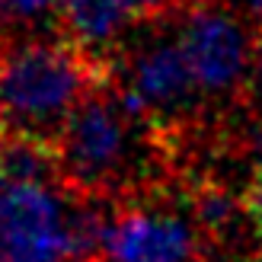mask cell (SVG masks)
<instances>
[{
  "mask_svg": "<svg viewBox=\"0 0 262 262\" xmlns=\"http://www.w3.org/2000/svg\"><path fill=\"white\" fill-rule=\"evenodd\" d=\"M102 262H109V259H102Z\"/></svg>",
  "mask_w": 262,
  "mask_h": 262,
  "instance_id": "9a60e30c",
  "label": "cell"
},
{
  "mask_svg": "<svg viewBox=\"0 0 262 262\" xmlns=\"http://www.w3.org/2000/svg\"><path fill=\"white\" fill-rule=\"evenodd\" d=\"M109 83V68L71 42L26 38L0 48V128L58 144L74 109Z\"/></svg>",
  "mask_w": 262,
  "mask_h": 262,
  "instance_id": "6da1fadb",
  "label": "cell"
},
{
  "mask_svg": "<svg viewBox=\"0 0 262 262\" xmlns=\"http://www.w3.org/2000/svg\"><path fill=\"white\" fill-rule=\"evenodd\" d=\"M119 4L128 13V19H150V16H163V13L189 10L195 0H119Z\"/></svg>",
  "mask_w": 262,
  "mask_h": 262,
  "instance_id": "8fae6325",
  "label": "cell"
},
{
  "mask_svg": "<svg viewBox=\"0 0 262 262\" xmlns=\"http://www.w3.org/2000/svg\"><path fill=\"white\" fill-rule=\"evenodd\" d=\"M125 23L128 13L119 0H61V26L71 45H77L96 61H102L99 51L122 35Z\"/></svg>",
  "mask_w": 262,
  "mask_h": 262,
  "instance_id": "ba28073f",
  "label": "cell"
},
{
  "mask_svg": "<svg viewBox=\"0 0 262 262\" xmlns=\"http://www.w3.org/2000/svg\"><path fill=\"white\" fill-rule=\"evenodd\" d=\"M64 199L55 186L7 182L0 192V262H68Z\"/></svg>",
  "mask_w": 262,
  "mask_h": 262,
  "instance_id": "5b68a950",
  "label": "cell"
},
{
  "mask_svg": "<svg viewBox=\"0 0 262 262\" xmlns=\"http://www.w3.org/2000/svg\"><path fill=\"white\" fill-rule=\"evenodd\" d=\"M0 176L4 182L61 186V160L51 141L0 128Z\"/></svg>",
  "mask_w": 262,
  "mask_h": 262,
  "instance_id": "9c48e42d",
  "label": "cell"
},
{
  "mask_svg": "<svg viewBox=\"0 0 262 262\" xmlns=\"http://www.w3.org/2000/svg\"><path fill=\"white\" fill-rule=\"evenodd\" d=\"M246 93L256 106H262V32H256V48H253V64L246 77Z\"/></svg>",
  "mask_w": 262,
  "mask_h": 262,
  "instance_id": "7c38bea8",
  "label": "cell"
},
{
  "mask_svg": "<svg viewBox=\"0 0 262 262\" xmlns=\"http://www.w3.org/2000/svg\"><path fill=\"white\" fill-rule=\"evenodd\" d=\"M4 186H7V182H4V176H0V192H4Z\"/></svg>",
  "mask_w": 262,
  "mask_h": 262,
  "instance_id": "4fadbf2b",
  "label": "cell"
},
{
  "mask_svg": "<svg viewBox=\"0 0 262 262\" xmlns=\"http://www.w3.org/2000/svg\"><path fill=\"white\" fill-rule=\"evenodd\" d=\"M179 45L205 96H230L246 86L256 38L230 7L195 0L182 10Z\"/></svg>",
  "mask_w": 262,
  "mask_h": 262,
  "instance_id": "3957f363",
  "label": "cell"
},
{
  "mask_svg": "<svg viewBox=\"0 0 262 262\" xmlns=\"http://www.w3.org/2000/svg\"><path fill=\"white\" fill-rule=\"evenodd\" d=\"M195 237L176 214L122 208L109 237V262H189Z\"/></svg>",
  "mask_w": 262,
  "mask_h": 262,
  "instance_id": "8992f818",
  "label": "cell"
},
{
  "mask_svg": "<svg viewBox=\"0 0 262 262\" xmlns=\"http://www.w3.org/2000/svg\"><path fill=\"white\" fill-rule=\"evenodd\" d=\"M109 83L96 86L64 125L58 138L61 189L90 195H122L141 186L144 147L141 128H150L128 115ZM154 131V128H150Z\"/></svg>",
  "mask_w": 262,
  "mask_h": 262,
  "instance_id": "7a4b0ae2",
  "label": "cell"
},
{
  "mask_svg": "<svg viewBox=\"0 0 262 262\" xmlns=\"http://www.w3.org/2000/svg\"><path fill=\"white\" fill-rule=\"evenodd\" d=\"M195 93H202L195 83V74L186 61L179 38L176 42H147L128 58L122 71V83L115 86V96L128 115L150 125L160 138H166L169 122L186 119L195 106Z\"/></svg>",
  "mask_w": 262,
  "mask_h": 262,
  "instance_id": "277c9868",
  "label": "cell"
},
{
  "mask_svg": "<svg viewBox=\"0 0 262 262\" xmlns=\"http://www.w3.org/2000/svg\"><path fill=\"white\" fill-rule=\"evenodd\" d=\"M55 16L61 19V0H0V26L38 29Z\"/></svg>",
  "mask_w": 262,
  "mask_h": 262,
  "instance_id": "30bf717a",
  "label": "cell"
},
{
  "mask_svg": "<svg viewBox=\"0 0 262 262\" xmlns=\"http://www.w3.org/2000/svg\"><path fill=\"white\" fill-rule=\"evenodd\" d=\"M122 208L115 195H90L64 189V233L71 262H102Z\"/></svg>",
  "mask_w": 262,
  "mask_h": 262,
  "instance_id": "52a82bcc",
  "label": "cell"
},
{
  "mask_svg": "<svg viewBox=\"0 0 262 262\" xmlns=\"http://www.w3.org/2000/svg\"><path fill=\"white\" fill-rule=\"evenodd\" d=\"M189 262H208V259H189Z\"/></svg>",
  "mask_w": 262,
  "mask_h": 262,
  "instance_id": "5bb4252c",
  "label": "cell"
}]
</instances>
